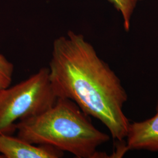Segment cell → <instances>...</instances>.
Returning <instances> with one entry per match:
<instances>
[{"label": "cell", "mask_w": 158, "mask_h": 158, "mask_svg": "<svg viewBox=\"0 0 158 158\" xmlns=\"http://www.w3.org/2000/svg\"><path fill=\"white\" fill-rule=\"evenodd\" d=\"M120 12L124 18V27L126 31L130 29L132 14L138 0H108Z\"/></svg>", "instance_id": "cell-6"}, {"label": "cell", "mask_w": 158, "mask_h": 158, "mask_svg": "<svg viewBox=\"0 0 158 158\" xmlns=\"http://www.w3.org/2000/svg\"><path fill=\"white\" fill-rule=\"evenodd\" d=\"M0 158H4V157H3V156L2 155L0 154Z\"/></svg>", "instance_id": "cell-8"}, {"label": "cell", "mask_w": 158, "mask_h": 158, "mask_svg": "<svg viewBox=\"0 0 158 158\" xmlns=\"http://www.w3.org/2000/svg\"><path fill=\"white\" fill-rule=\"evenodd\" d=\"M17 136L35 145H49L77 158H107L97 151L110 136L97 129L74 102L58 98L40 115L17 123Z\"/></svg>", "instance_id": "cell-2"}, {"label": "cell", "mask_w": 158, "mask_h": 158, "mask_svg": "<svg viewBox=\"0 0 158 158\" xmlns=\"http://www.w3.org/2000/svg\"><path fill=\"white\" fill-rule=\"evenodd\" d=\"M140 1H142V0H140Z\"/></svg>", "instance_id": "cell-9"}, {"label": "cell", "mask_w": 158, "mask_h": 158, "mask_svg": "<svg viewBox=\"0 0 158 158\" xmlns=\"http://www.w3.org/2000/svg\"><path fill=\"white\" fill-rule=\"evenodd\" d=\"M0 154L5 158H61L64 153L49 145H35L0 134Z\"/></svg>", "instance_id": "cell-4"}, {"label": "cell", "mask_w": 158, "mask_h": 158, "mask_svg": "<svg viewBox=\"0 0 158 158\" xmlns=\"http://www.w3.org/2000/svg\"><path fill=\"white\" fill-rule=\"evenodd\" d=\"M48 68L58 98L74 102L85 114L101 121L114 139L123 141L130 124L123 111L127 93L83 35L69 31L54 40Z\"/></svg>", "instance_id": "cell-1"}, {"label": "cell", "mask_w": 158, "mask_h": 158, "mask_svg": "<svg viewBox=\"0 0 158 158\" xmlns=\"http://www.w3.org/2000/svg\"><path fill=\"white\" fill-rule=\"evenodd\" d=\"M57 98L48 67H42L28 78L0 91V134L11 135L16 132L17 121L45 112Z\"/></svg>", "instance_id": "cell-3"}, {"label": "cell", "mask_w": 158, "mask_h": 158, "mask_svg": "<svg viewBox=\"0 0 158 158\" xmlns=\"http://www.w3.org/2000/svg\"><path fill=\"white\" fill-rule=\"evenodd\" d=\"M155 115L141 122L130 123L127 135L128 150L158 152V101Z\"/></svg>", "instance_id": "cell-5"}, {"label": "cell", "mask_w": 158, "mask_h": 158, "mask_svg": "<svg viewBox=\"0 0 158 158\" xmlns=\"http://www.w3.org/2000/svg\"><path fill=\"white\" fill-rule=\"evenodd\" d=\"M14 72V66L5 56L0 53V91L11 85Z\"/></svg>", "instance_id": "cell-7"}]
</instances>
